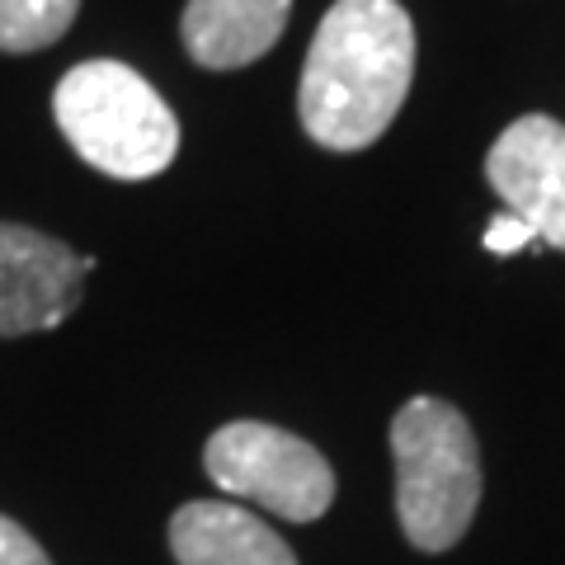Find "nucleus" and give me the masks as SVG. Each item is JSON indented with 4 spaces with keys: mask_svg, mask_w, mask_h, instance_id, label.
<instances>
[{
    "mask_svg": "<svg viewBox=\"0 0 565 565\" xmlns=\"http://www.w3.org/2000/svg\"><path fill=\"white\" fill-rule=\"evenodd\" d=\"M415 76V24L396 0H340L302 66L297 114L330 151H363L392 128Z\"/></svg>",
    "mask_w": 565,
    "mask_h": 565,
    "instance_id": "f257e3e1",
    "label": "nucleus"
},
{
    "mask_svg": "<svg viewBox=\"0 0 565 565\" xmlns=\"http://www.w3.org/2000/svg\"><path fill=\"white\" fill-rule=\"evenodd\" d=\"M396 514L419 552H448L467 537L481 504L476 434L448 401L415 396L392 419Z\"/></svg>",
    "mask_w": 565,
    "mask_h": 565,
    "instance_id": "f03ea898",
    "label": "nucleus"
},
{
    "mask_svg": "<svg viewBox=\"0 0 565 565\" xmlns=\"http://www.w3.org/2000/svg\"><path fill=\"white\" fill-rule=\"evenodd\" d=\"M52 114L81 161L114 180H151L180 151V122L166 99L122 62H81L71 66Z\"/></svg>",
    "mask_w": 565,
    "mask_h": 565,
    "instance_id": "7ed1b4c3",
    "label": "nucleus"
},
{
    "mask_svg": "<svg viewBox=\"0 0 565 565\" xmlns=\"http://www.w3.org/2000/svg\"><path fill=\"white\" fill-rule=\"evenodd\" d=\"M203 467L226 494H241L288 523L321 519L334 500V471L326 457L307 438L264 419H236L217 429L203 448Z\"/></svg>",
    "mask_w": 565,
    "mask_h": 565,
    "instance_id": "20e7f679",
    "label": "nucleus"
},
{
    "mask_svg": "<svg viewBox=\"0 0 565 565\" xmlns=\"http://www.w3.org/2000/svg\"><path fill=\"white\" fill-rule=\"evenodd\" d=\"M95 255H76L33 226L0 222V334H33L62 326L81 307Z\"/></svg>",
    "mask_w": 565,
    "mask_h": 565,
    "instance_id": "39448f33",
    "label": "nucleus"
},
{
    "mask_svg": "<svg viewBox=\"0 0 565 565\" xmlns=\"http://www.w3.org/2000/svg\"><path fill=\"white\" fill-rule=\"evenodd\" d=\"M486 174L500 203L519 212L537 241L565 250V122L542 114L509 122L486 156Z\"/></svg>",
    "mask_w": 565,
    "mask_h": 565,
    "instance_id": "423d86ee",
    "label": "nucleus"
},
{
    "mask_svg": "<svg viewBox=\"0 0 565 565\" xmlns=\"http://www.w3.org/2000/svg\"><path fill=\"white\" fill-rule=\"evenodd\" d=\"M292 0H189L184 47L207 71H236L269 52L288 29Z\"/></svg>",
    "mask_w": 565,
    "mask_h": 565,
    "instance_id": "0eeeda50",
    "label": "nucleus"
},
{
    "mask_svg": "<svg viewBox=\"0 0 565 565\" xmlns=\"http://www.w3.org/2000/svg\"><path fill=\"white\" fill-rule=\"evenodd\" d=\"M170 546L180 565H297L269 523L226 500L184 504L170 519Z\"/></svg>",
    "mask_w": 565,
    "mask_h": 565,
    "instance_id": "6e6552de",
    "label": "nucleus"
},
{
    "mask_svg": "<svg viewBox=\"0 0 565 565\" xmlns=\"http://www.w3.org/2000/svg\"><path fill=\"white\" fill-rule=\"evenodd\" d=\"M81 0H0V52L52 47L76 24Z\"/></svg>",
    "mask_w": 565,
    "mask_h": 565,
    "instance_id": "1a4fd4ad",
    "label": "nucleus"
},
{
    "mask_svg": "<svg viewBox=\"0 0 565 565\" xmlns=\"http://www.w3.org/2000/svg\"><path fill=\"white\" fill-rule=\"evenodd\" d=\"M486 250L490 255H519L523 250V245H533L537 241V232H533V226H527L523 217H519V212H494V217H490V226H486Z\"/></svg>",
    "mask_w": 565,
    "mask_h": 565,
    "instance_id": "9d476101",
    "label": "nucleus"
},
{
    "mask_svg": "<svg viewBox=\"0 0 565 565\" xmlns=\"http://www.w3.org/2000/svg\"><path fill=\"white\" fill-rule=\"evenodd\" d=\"M0 565H52V561L43 556V546L33 542L20 523H10L0 514Z\"/></svg>",
    "mask_w": 565,
    "mask_h": 565,
    "instance_id": "9b49d317",
    "label": "nucleus"
}]
</instances>
